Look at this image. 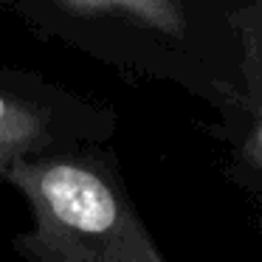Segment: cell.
I'll return each mask as SVG.
<instances>
[{
  "label": "cell",
  "mask_w": 262,
  "mask_h": 262,
  "mask_svg": "<svg viewBox=\"0 0 262 262\" xmlns=\"http://www.w3.org/2000/svg\"><path fill=\"white\" fill-rule=\"evenodd\" d=\"M31 206L17 237L29 262H166L127 198L116 166L93 149H62L0 172Z\"/></svg>",
  "instance_id": "cell-1"
},
{
  "label": "cell",
  "mask_w": 262,
  "mask_h": 262,
  "mask_svg": "<svg viewBox=\"0 0 262 262\" xmlns=\"http://www.w3.org/2000/svg\"><path fill=\"white\" fill-rule=\"evenodd\" d=\"M113 116L34 74L0 68V172L40 155L99 141Z\"/></svg>",
  "instance_id": "cell-2"
},
{
  "label": "cell",
  "mask_w": 262,
  "mask_h": 262,
  "mask_svg": "<svg viewBox=\"0 0 262 262\" xmlns=\"http://www.w3.org/2000/svg\"><path fill=\"white\" fill-rule=\"evenodd\" d=\"M243 88L245 82H262V0H248L243 17Z\"/></svg>",
  "instance_id": "cell-3"
}]
</instances>
